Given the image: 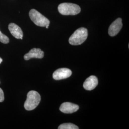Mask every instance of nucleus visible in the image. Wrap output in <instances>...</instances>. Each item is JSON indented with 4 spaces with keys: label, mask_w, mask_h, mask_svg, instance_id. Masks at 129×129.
Wrapping results in <instances>:
<instances>
[{
    "label": "nucleus",
    "mask_w": 129,
    "mask_h": 129,
    "mask_svg": "<svg viewBox=\"0 0 129 129\" xmlns=\"http://www.w3.org/2000/svg\"><path fill=\"white\" fill-rule=\"evenodd\" d=\"M0 42L4 44H7L9 42V39L6 36L3 34L0 31Z\"/></svg>",
    "instance_id": "12"
},
{
    "label": "nucleus",
    "mask_w": 129,
    "mask_h": 129,
    "mask_svg": "<svg viewBox=\"0 0 129 129\" xmlns=\"http://www.w3.org/2000/svg\"><path fill=\"white\" fill-rule=\"evenodd\" d=\"M29 16L33 22L38 26L46 27L50 24V21L48 19L34 9L31 10L29 12Z\"/></svg>",
    "instance_id": "4"
},
{
    "label": "nucleus",
    "mask_w": 129,
    "mask_h": 129,
    "mask_svg": "<svg viewBox=\"0 0 129 129\" xmlns=\"http://www.w3.org/2000/svg\"><path fill=\"white\" fill-rule=\"evenodd\" d=\"M8 29L11 34L17 39H23V34L21 28L17 24L10 23L8 25Z\"/></svg>",
    "instance_id": "10"
},
{
    "label": "nucleus",
    "mask_w": 129,
    "mask_h": 129,
    "mask_svg": "<svg viewBox=\"0 0 129 129\" xmlns=\"http://www.w3.org/2000/svg\"><path fill=\"white\" fill-rule=\"evenodd\" d=\"M88 36V30L85 28H80L70 37L69 42L73 46L80 45L86 40Z\"/></svg>",
    "instance_id": "1"
},
{
    "label": "nucleus",
    "mask_w": 129,
    "mask_h": 129,
    "mask_svg": "<svg viewBox=\"0 0 129 129\" xmlns=\"http://www.w3.org/2000/svg\"><path fill=\"white\" fill-rule=\"evenodd\" d=\"M58 10L60 14L64 15H75L80 12L81 8L76 4L64 3L58 5Z\"/></svg>",
    "instance_id": "3"
},
{
    "label": "nucleus",
    "mask_w": 129,
    "mask_h": 129,
    "mask_svg": "<svg viewBox=\"0 0 129 129\" xmlns=\"http://www.w3.org/2000/svg\"><path fill=\"white\" fill-rule=\"evenodd\" d=\"M41 101V97L38 92L32 90L28 93L24 108L27 111H32L37 108Z\"/></svg>",
    "instance_id": "2"
},
{
    "label": "nucleus",
    "mask_w": 129,
    "mask_h": 129,
    "mask_svg": "<svg viewBox=\"0 0 129 129\" xmlns=\"http://www.w3.org/2000/svg\"><path fill=\"white\" fill-rule=\"evenodd\" d=\"M44 56V52L40 48H34L24 56V59L25 60H30L33 58L41 59Z\"/></svg>",
    "instance_id": "8"
},
{
    "label": "nucleus",
    "mask_w": 129,
    "mask_h": 129,
    "mask_svg": "<svg viewBox=\"0 0 129 129\" xmlns=\"http://www.w3.org/2000/svg\"><path fill=\"white\" fill-rule=\"evenodd\" d=\"M5 100L4 93L3 90L0 88V102H3Z\"/></svg>",
    "instance_id": "13"
},
{
    "label": "nucleus",
    "mask_w": 129,
    "mask_h": 129,
    "mask_svg": "<svg viewBox=\"0 0 129 129\" xmlns=\"http://www.w3.org/2000/svg\"><path fill=\"white\" fill-rule=\"evenodd\" d=\"M72 71L67 68H61L56 70L53 74V78L56 80L68 78L71 76Z\"/></svg>",
    "instance_id": "6"
},
{
    "label": "nucleus",
    "mask_w": 129,
    "mask_h": 129,
    "mask_svg": "<svg viewBox=\"0 0 129 129\" xmlns=\"http://www.w3.org/2000/svg\"><path fill=\"white\" fill-rule=\"evenodd\" d=\"M79 109V106L74 103L66 102L62 103L60 106V111L64 113H72Z\"/></svg>",
    "instance_id": "7"
},
{
    "label": "nucleus",
    "mask_w": 129,
    "mask_h": 129,
    "mask_svg": "<svg viewBox=\"0 0 129 129\" xmlns=\"http://www.w3.org/2000/svg\"><path fill=\"white\" fill-rule=\"evenodd\" d=\"M123 24L122 23V19L120 18H117L115 20L110 26L108 33L111 37H114L116 36L122 27Z\"/></svg>",
    "instance_id": "5"
},
{
    "label": "nucleus",
    "mask_w": 129,
    "mask_h": 129,
    "mask_svg": "<svg viewBox=\"0 0 129 129\" xmlns=\"http://www.w3.org/2000/svg\"><path fill=\"white\" fill-rule=\"evenodd\" d=\"M98 84L97 78L95 76H91L86 79L83 84V87L87 90H92L96 88Z\"/></svg>",
    "instance_id": "9"
},
{
    "label": "nucleus",
    "mask_w": 129,
    "mask_h": 129,
    "mask_svg": "<svg viewBox=\"0 0 129 129\" xmlns=\"http://www.w3.org/2000/svg\"><path fill=\"white\" fill-rule=\"evenodd\" d=\"M2 61H3V59L0 57V64H1V63L2 62Z\"/></svg>",
    "instance_id": "14"
},
{
    "label": "nucleus",
    "mask_w": 129,
    "mask_h": 129,
    "mask_svg": "<svg viewBox=\"0 0 129 129\" xmlns=\"http://www.w3.org/2000/svg\"><path fill=\"white\" fill-rule=\"evenodd\" d=\"M58 129H78L79 128L77 126L71 123H64L60 125L58 128Z\"/></svg>",
    "instance_id": "11"
},
{
    "label": "nucleus",
    "mask_w": 129,
    "mask_h": 129,
    "mask_svg": "<svg viewBox=\"0 0 129 129\" xmlns=\"http://www.w3.org/2000/svg\"><path fill=\"white\" fill-rule=\"evenodd\" d=\"M49 25H46V29H48V27H49Z\"/></svg>",
    "instance_id": "15"
}]
</instances>
